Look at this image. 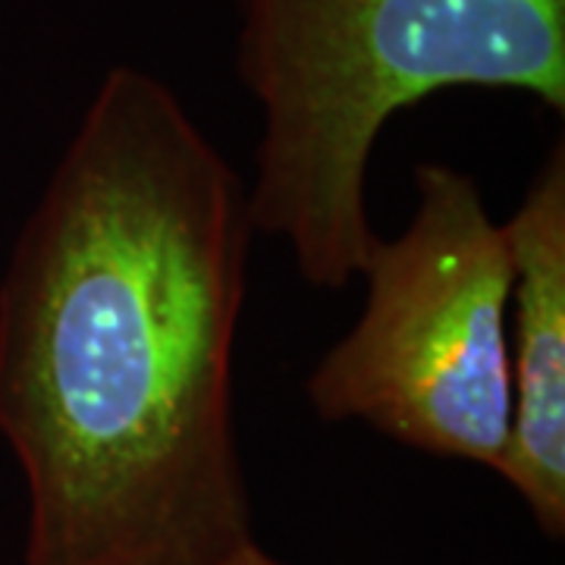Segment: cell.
Wrapping results in <instances>:
<instances>
[{
    "instance_id": "6da1fadb",
    "label": "cell",
    "mask_w": 565,
    "mask_h": 565,
    "mask_svg": "<svg viewBox=\"0 0 565 565\" xmlns=\"http://www.w3.org/2000/svg\"><path fill=\"white\" fill-rule=\"evenodd\" d=\"M248 182L182 98L114 66L0 277L22 565H230L252 534L233 359Z\"/></svg>"
},
{
    "instance_id": "7a4b0ae2",
    "label": "cell",
    "mask_w": 565,
    "mask_h": 565,
    "mask_svg": "<svg viewBox=\"0 0 565 565\" xmlns=\"http://www.w3.org/2000/svg\"><path fill=\"white\" fill-rule=\"evenodd\" d=\"M239 17L262 110L248 214L315 289L362 274L367 167L399 110L446 88L565 107V0H239Z\"/></svg>"
},
{
    "instance_id": "3957f363",
    "label": "cell",
    "mask_w": 565,
    "mask_h": 565,
    "mask_svg": "<svg viewBox=\"0 0 565 565\" xmlns=\"http://www.w3.org/2000/svg\"><path fill=\"white\" fill-rule=\"evenodd\" d=\"M415 189L408 226L367 248L359 321L318 359L305 393L321 422L497 468L512 424L503 223L449 163H422Z\"/></svg>"
},
{
    "instance_id": "277c9868",
    "label": "cell",
    "mask_w": 565,
    "mask_h": 565,
    "mask_svg": "<svg viewBox=\"0 0 565 565\" xmlns=\"http://www.w3.org/2000/svg\"><path fill=\"white\" fill-rule=\"evenodd\" d=\"M512 258V424L493 468L550 537L565 531V148L556 141L503 223Z\"/></svg>"
},
{
    "instance_id": "5b68a950",
    "label": "cell",
    "mask_w": 565,
    "mask_h": 565,
    "mask_svg": "<svg viewBox=\"0 0 565 565\" xmlns=\"http://www.w3.org/2000/svg\"><path fill=\"white\" fill-rule=\"evenodd\" d=\"M230 565H289V563H282V559H277V556H270V553L262 550L258 541H255V544L245 546L243 553H239V556H236Z\"/></svg>"
}]
</instances>
